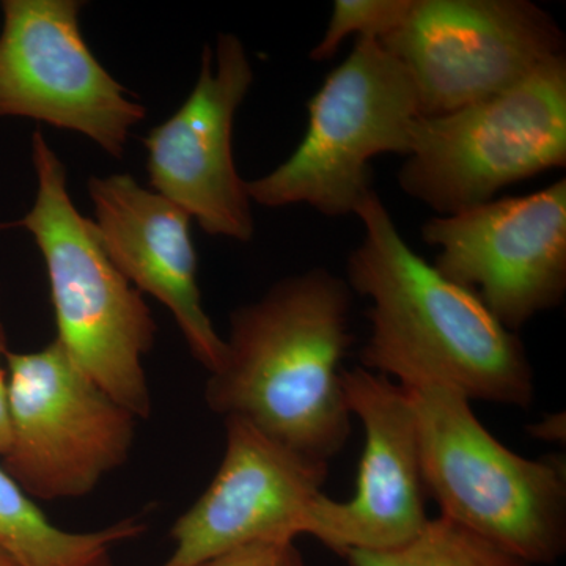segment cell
Here are the masks:
<instances>
[{
	"instance_id": "d6986e66",
	"label": "cell",
	"mask_w": 566,
	"mask_h": 566,
	"mask_svg": "<svg viewBox=\"0 0 566 566\" xmlns=\"http://www.w3.org/2000/svg\"><path fill=\"white\" fill-rule=\"evenodd\" d=\"M7 334L3 324L0 322V457L7 452L10 444V401H9V379H7L6 354Z\"/></svg>"
},
{
	"instance_id": "8fae6325",
	"label": "cell",
	"mask_w": 566,
	"mask_h": 566,
	"mask_svg": "<svg viewBox=\"0 0 566 566\" xmlns=\"http://www.w3.org/2000/svg\"><path fill=\"white\" fill-rule=\"evenodd\" d=\"M253 82L243 41L219 33L205 44L199 80L169 120L145 137L153 191L196 219L211 237L249 243L251 199L233 158V123Z\"/></svg>"
},
{
	"instance_id": "9c48e42d",
	"label": "cell",
	"mask_w": 566,
	"mask_h": 566,
	"mask_svg": "<svg viewBox=\"0 0 566 566\" xmlns=\"http://www.w3.org/2000/svg\"><path fill=\"white\" fill-rule=\"evenodd\" d=\"M420 237L438 249L436 270L474 292L512 333L564 303L565 178L527 196L433 216Z\"/></svg>"
},
{
	"instance_id": "52a82bcc",
	"label": "cell",
	"mask_w": 566,
	"mask_h": 566,
	"mask_svg": "<svg viewBox=\"0 0 566 566\" xmlns=\"http://www.w3.org/2000/svg\"><path fill=\"white\" fill-rule=\"evenodd\" d=\"M10 444L3 469L32 499L91 494L128 460L137 417L96 385L55 338L6 354Z\"/></svg>"
},
{
	"instance_id": "277c9868",
	"label": "cell",
	"mask_w": 566,
	"mask_h": 566,
	"mask_svg": "<svg viewBox=\"0 0 566 566\" xmlns=\"http://www.w3.org/2000/svg\"><path fill=\"white\" fill-rule=\"evenodd\" d=\"M36 199L10 227L35 238L50 277L57 340L93 381L133 412L151 415L144 356L156 323L136 286L111 262L91 219L74 207L66 170L43 134L32 137Z\"/></svg>"
},
{
	"instance_id": "ba28073f",
	"label": "cell",
	"mask_w": 566,
	"mask_h": 566,
	"mask_svg": "<svg viewBox=\"0 0 566 566\" xmlns=\"http://www.w3.org/2000/svg\"><path fill=\"white\" fill-rule=\"evenodd\" d=\"M379 43L408 71L424 117L509 91L565 55L556 18L528 0H411Z\"/></svg>"
},
{
	"instance_id": "44dd1931",
	"label": "cell",
	"mask_w": 566,
	"mask_h": 566,
	"mask_svg": "<svg viewBox=\"0 0 566 566\" xmlns=\"http://www.w3.org/2000/svg\"><path fill=\"white\" fill-rule=\"evenodd\" d=\"M0 566H21L18 564L17 560H14L13 557L10 556L9 553H6V551L0 547Z\"/></svg>"
},
{
	"instance_id": "8992f818",
	"label": "cell",
	"mask_w": 566,
	"mask_h": 566,
	"mask_svg": "<svg viewBox=\"0 0 566 566\" xmlns=\"http://www.w3.org/2000/svg\"><path fill=\"white\" fill-rule=\"evenodd\" d=\"M565 166L566 57L558 55L509 91L419 117L397 178L406 196L449 216Z\"/></svg>"
},
{
	"instance_id": "5bb4252c",
	"label": "cell",
	"mask_w": 566,
	"mask_h": 566,
	"mask_svg": "<svg viewBox=\"0 0 566 566\" xmlns=\"http://www.w3.org/2000/svg\"><path fill=\"white\" fill-rule=\"evenodd\" d=\"M88 193L93 227L111 262L139 292L172 312L196 360L210 375L218 371L226 360V338L203 308L188 212L128 174L92 177Z\"/></svg>"
},
{
	"instance_id": "5b68a950",
	"label": "cell",
	"mask_w": 566,
	"mask_h": 566,
	"mask_svg": "<svg viewBox=\"0 0 566 566\" xmlns=\"http://www.w3.org/2000/svg\"><path fill=\"white\" fill-rule=\"evenodd\" d=\"M307 129L273 172L245 181L251 202L308 205L327 218L354 214L374 189L370 163L408 155L422 117L415 82L378 40L359 39L307 103Z\"/></svg>"
},
{
	"instance_id": "7a4b0ae2",
	"label": "cell",
	"mask_w": 566,
	"mask_h": 566,
	"mask_svg": "<svg viewBox=\"0 0 566 566\" xmlns=\"http://www.w3.org/2000/svg\"><path fill=\"white\" fill-rule=\"evenodd\" d=\"M353 297L344 277L315 268L234 308L226 360L205 387L208 408L329 463L353 433L342 378Z\"/></svg>"
},
{
	"instance_id": "e0dca14e",
	"label": "cell",
	"mask_w": 566,
	"mask_h": 566,
	"mask_svg": "<svg viewBox=\"0 0 566 566\" xmlns=\"http://www.w3.org/2000/svg\"><path fill=\"white\" fill-rule=\"evenodd\" d=\"M411 0H335L326 32L312 50L315 62L329 61L349 36L382 40L408 13Z\"/></svg>"
},
{
	"instance_id": "9a60e30c",
	"label": "cell",
	"mask_w": 566,
	"mask_h": 566,
	"mask_svg": "<svg viewBox=\"0 0 566 566\" xmlns=\"http://www.w3.org/2000/svg\"><path fill=\"white\" fill-rule=\"evenodd\" d=\"M144 527L129 517L102 531H63L0 464V547L21 566H111L112 547Z\"/></svg>"
},
{
	"instance_id": "ffe728a7",
	"label": "cell",
	"mask_w": 566,
	"mask_h": 566,
	"mask_svg": "<svg viewBox=\"0 0 566 566\" xmlns=\"http://www.w3.org/2000/svg\"><path fill=\"white\" fill-rule=\"evenodd\" d=\"M532 438L543 439V441L564 442L565 441V415L546 416L542 422L531 428Z\"/></svg>"
},
{
	"instance_id": "ac0fdd59",
	"label": "cell",
	"mask_w": 566,
	"mask_h": 566,
	"mask_svg": "<svg viewBox=\"0 0 566 566\" xmlns=\"http://www.w3.org/2000/svg\"><path fill=\"white\" fill-rule=\"evenodd\" d=\"M199 566H307L294 542H259L234 547Z\"/></svg>"
},
{
	"instance_id": "3957f363",
	"label": "cell",
	"mask_w": 566,
	"mask_h": 566,
	"mask_svg": "<svg viewBox=\"0 0 566 566\" xmlns=\"http://www.w3.org/2000/svg\"><path fill=\"white\" fill-rule=\"evenodd\" d=\"M398 385L415 408L424 490L441 515L531 566L557 562L566 547L564 458L517 455L483 427L471 400L449 382Z\"/></svg>"
},
{
	"instance_id": "6da1fadb",
	"label": "cell",
	"mask_w": 566,
	"mask_h": 566,
	"mask_svg": "<svg viewBox=\"0 0 566 566\" xmlns=\"http://www.w3.org/2000/svg\"><path fill=\"white\" fill-rule=\"evenodd\" d=\"M354 214L364 238L346 260L345 281L370 301L360 367L397 382H449L471 401L531 408L534 367L517 334L406 243L375 189Z\"/></svg>"
},
{
	"instance_id": "4fadbf2b",
	"label": "cell",
	"mask_w": 566,
	"mask_h": 566,
	"mask_svg": "<svg viewBox=\"0 0 566 566\" xmlns=\"http://www.w3.org/2000/svg\"><path fill=\"white\" fill-rule=\"evenodd\" d=\"M226 453L214 479L174 524L172 556L163 566H199L259 542H294L329 475L238 417H226Z\"/></svg>"
},
{
	"instance_id": "30bf717a",
	"label": "cell",
	"mask_w": 566,
	"mask_h": 566,
	"mask_svg": "<svg viewBox=\"0 0 566 566\" xmlns=\"http://www.w3.org/2000/svg\"><path fill=\"white\" fill-rule=\"evenodd\" d=\"M76 0H6L0 31V117L84 134L122 158L145 107L88 50Z\"/></svg>"
},
{
	"instance_id": "7c38bea8",
	"label": "cell",
	"mask_w": 566,
	"mask_h": 566,
	"mask_svg": "<svg viewBox=\"0 0 566 566\" xmlns=\"http://www.w3.org/2000/svg\"><path fill=\"white\" fill-rule=\"evenodd\" d=\"M349 411L363 423L365 444L356 493L338 502L319 494L303 535L345 556L348 551L394 549L427 521L415 408L403 387L367 368H344Z\"/></svg>"
},
{
	"instance_id": "2e32d148",
	"label": "cell",
	"mask_w": 566,
	"mask_h": 566,
	"mask_svg": "<svg viewBox=\"0 0 566 566\" xmlns=\"http://www.w3.org/2000/svg\"><path fill=\"white\" fill-rule=\"evenodd\" d=\"M348 566H531L491 539L439 515L405 545L386 551H348Z\"/></svg>"
}]
</instances>
